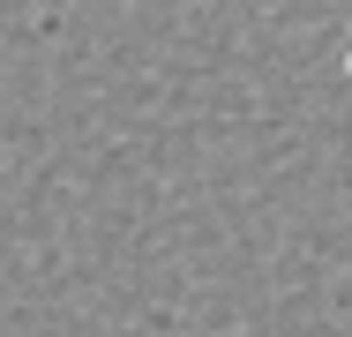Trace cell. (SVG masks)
I'll return each mask as SVG.
<instances>
[{
	"instance_id": "1",
	"label": "cell",
	"mask_w": 352,
	"mask_h": 337,
	"mask_svg": "<svg viewBox=\"0 0 352 337\" xmlns=\"http://www.w3.org/2000/svg\"><path fill=\"white\" fill-rule=\"evenodd\" d=\"M345 67H352V45H345Z\"/></svg>"
}]
</instances>
